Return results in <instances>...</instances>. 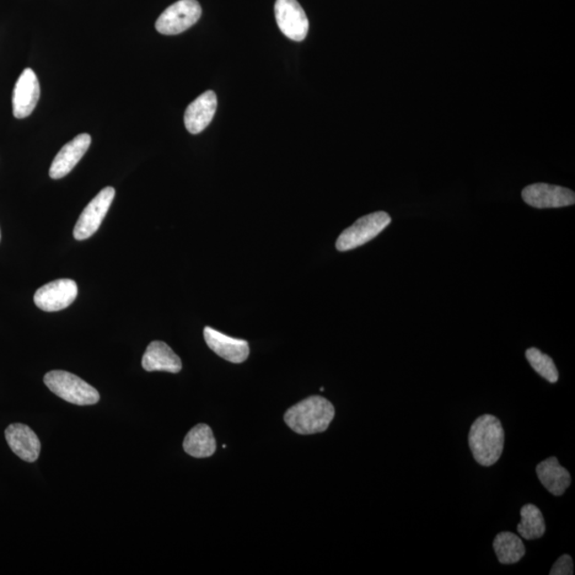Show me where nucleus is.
<instances>
[{"label": "nucleus", "instance_id": "1", "mask_svg": "<svg viewBox=\"0 0 575 575\" xmlns=\"http://www.w3.org/2000/svg\"><path fill=\"white\" fill-rule=\"evenodd\" d=\"M469 447L477 464L491 467L497 464L504 450V429L501 421L492 415L478 417L469 432Z\"/></svg>", "mask_w": 575, "mask_h": 575}, {"label": "nucleus", "instance_id": "2", "mask_svg": "<svg viewBox=\"0 0 575 575\" xmlns=\"http://www.w3.org/2000/svg\"><path fill=\"white\" fill-rule=\"evenodd\" d=\"M334 417V405L324 397L315 395L289 408L284 422L297 434L314 435L325 432Z\"/></svg>", "mask_w": 575, "mask_h": 575}, {"label": "nucleus", "instance_id": "3", "mask_svg": "<svg viewBox=\"0 0 575 575\" xmlns=\"http://www.w3.org/2000/svg\"><path fill=\"white\" fill-rule=\"evenodd\" d=\"M44 383L53 394L75 405H94L100 399L94 387L67 371H51L45 375Z\"/></svg>", "mask_w": 575, "mask_h": 575}, {"label": "nucleus", "instance_id": "4", "mask_svg": "<svg viewBox=\"0 0 575 575\" xmlns=\"http://www.w3.org/2000/svg\"><path fill=\"white\" fill-rule=\"evenodd\" d=\"M391 223L388 213L379 212L357 220L347 228L336 242L337 250L347 252L356 249L373 240Z\"/></svg>", "mask_w": 575, "mask_h": 575}, {"label": "nucleus", "instance_id": "5", "mask_svg": "<svg viewBox=\"0 0 575 575\" xmlns=\"http://www.w3.org/2000/svg\"><path fill=\"white\" fill-rule=\"evenodd\" d=\"M201 16L202 7L197 0H179L159 16L156 29L164 36L180 35L196 25Z\"/></svg>", "mask_w": 575, "mask_h": 575}, {"label": "nucleus", "instance_id": "6", "mask_svg": "<svg viewBox=\"0 0 575 575\" xmlns=\"http://www.w3.org/2000/svg\"><path fill=\"white\" fill-rule=\"evenodd\" d=\"M116 196L115 188L107 187L88 204L80 214L78 222L75 225V239L82 241L92 236L100 228L107 213H108L112 202Z\"/></svg>", "mask_w": 575, "mask_h": 575}, {"label": "nucleus", "instance_id": "7", "mask_svg": "<svg viewBox=\"0 0 575 575\" xmlns=\"http://www.w3.org/2000/svg\"><path fill=\"white\" fill-rule=\"evenodd\" d=\"M274 12L279 29L288 39L297 42L306 39L309 20L298 0H276Z\"/></svg>", "mask_w": 575, "mask_h": 575}, {"label": "nucleus", "instance_id": "8", "mask_svg": "<svg viewBox=\"0 0 575 575\" xmlns=\"http://www.w3.org/2000/svg\"><path fill=\"white\" fill-rule=\"evenodd\" d=\"M78 295L77 284L72 279H58L45 284L35 294L37 308L47 313H55L68 307Z\"/></svg>", "mask_w": 575, "mask_h": 575}, {"label": "nucleus", "instance_id": "9", "mask_svg": "<svg viewBox=\"0 0 575 575\" xmlns=\"http://www.w3.org/2000/svg\"><path fill=\"white\" fill-rule=\"evenodd\" d=\"M523 198L534 208H562L574 205L575 193L560 186L533 184L524 188Z\"/></svg>", "mask_w": 575, "mask_h": 575}, {"label": "nucleus", "instance_id": "10", "mask_svg": "<svg viewBox=\"0 0 575 575\" xmlns=\"http://www.w3.org/2000/svg\"><path fill=\"white\" fill-rule=\"evenodd\" d=\"M40 83L34 69L25 68L15 84L12 96L13 115L16 118L29 116L40 100Z\"/></svg>", "mask_w": 575, "mask_h": 575}, {"label": "nucleus", "instance_id": "11", "mask_svg": "<svg viewBox=\"0 0 575 575\" xmlns=\"http://www.w3.org/2000/svg\"><path fill=\"white\" fill-rule=\"evenodd\" d=\"M91 142H92V139L90 134L82 133L64 145L52 161L50 170L51 179L60 180L71 173L84 154L88 152Z\"/></svg>", "mask_w": 575, "mask_h": 575}, {"label": "nucleus", "instance_id": "12", "mask_svg": "<svg viewBox=\"0 0 575 575\" xmlns=\"http://www.w3.org/2000/svg\"><path fill=\"white\" fill-rule=\"evenodd\" d=\"M204 337L209 348L229 363H241L249 358L250 347L245 340L224 335L212 327H205Z\"/></svg>", "mask_w": 575, "mask_h": 575}, {"label": "nucleus", "instance_id": "13", "mask_svg": "<svg viewBox=\"0 0 575 575\" xmlns=\"http://www.w3.org/2000/svg\"><path fill=\"white\" fill-rule=\"evenodd\" d=\"M218 107V99L213 91L198 96L188 106L185 112V125L187 131L192 134H198L205 131L213 120Z\"/></svg>", "mask_w": 575, "mask_h": 575}, {"label": "nucleus", "instance_id": "14", "mask_svg": "<svg viewBox=\"0 0 575 575\" xmlns=\"http://www.w3.org/2000/svg\"><path fill=\"white\" fill-rule=\"evenodd\" d=\"M5 439L13 453L20 459L35 462L39 459L41 443L36 433L24 424L16 423L5 429Z\"/></svg>", "mask_w": 575, "mask_h": 575}, {"label": "nucleus", "instance_id": "15", "mask_svg": "<svg viewBox=\"0 0 575 575\" xmlns=\"http://www.w3.org/2000/svg\"><path fill=\"white\" fill-rule=\"evenodd\" d=\"M142 367L148 372L165 371L170 373H179L182 369L181 360L166 343L153 341L145 351Z\"/></svg>", "mask_w": 575, "mask_h": 575}, {"label": "nucleus", "instance_id": "16", "mask_svg": "<svg viewBox=\"0 0 575 575\" xmlns=\"http://www.w3.org/2000/svg\"><path fill=\"white\" fill-rule=\"evenodd\" d=\"M537 476H539L542 486L555 497H561L571 485V473L560 465L556 458H550L536 467Z\"/></svg>", "mask_w": 575, "mask_h": 575}, {"label": "nucleus", "instance_id": "17", "mask_svg": "<svg viewBox=\"0 0 575 575\" xmlns=\"http://www.w3.org/2000/svg\"><path fill=\"white\" fill-rule=\"evenodd\" d=\"M184 450L196 459L211 458L217 451V442L212 428L206 424H198L193 427L184 440Z\"/></svg>", "mask_w": 575, "mask_h": 575}, {"label": "nucleus", "instance_id": "18", "mask_svg": "<svg viewBox=\"0 0 575 575\" xmlns=\"http://www.w3.org/2000/svg\"><path fill=\"white\" fill-rule=\"evenodd\" d=\"M493 550L503 565L518 563L525 555V547L519 536L502 531L493 540Z\"/></svg>", "mask_w": 575, "mask_h": 575}, {"label": "nucleus", "instance_id": "19", "mask_svg": "<svg viewBox=\"0 0 575 575\" xmlns=\"http://www.w3.org/2000/svg\"><path fill=\"white\" fill-rule=\"evenodd\" d=\"M520 537L526 540L541 539L546 533V523L540 509L533 504L521 508V523L517 526Z\"/></svg>", "mask_w": 575, "mask_h": 575}, {"label": "nucleus", "instance_id": "20", "mask_svg": "<svg viewBox=\"0 0 575 575\" xmlns=\"http://www.w3.org/2000/svg\"><path fill=\"white\" fill-rule=\"evenodd\" d=\"M525 356L531 365V368H533L536 372L541 376V378H544L551 384L556 383L558 378H560V374H558L556 365L549 355L542 353L539 348L531 347L526 349Z\"/></svg>", "mask_w": 575, "mask_h": 575}, {"label": "nucleus", "instance_id": "21", "mask_svg": "<svg viewBox=\"0 0 575 575\" xmlns=\"http://www.w3.org/2000/svg\"><path fill=\"white\" fill-rule=\"evenodd\" d=\"M551 575H572L573 561L571 555H563L555 563L551 569Z\"/></svg>", "mask_w": 575, "mask_h": 575}, {"label": "nucleus", "instance_id": "22", "mask_svg": "<svg viewBox=\"0 0 575 575\" xmlns=\"http://www.w3.org/2000/svg\"><path fill=\"white\" fill-rule=\"evenodd\" d=\"M0 239H2V234H0Z\"/></svg>", "mask_w": 575, "mask_h": 575}]
</instances>
